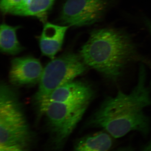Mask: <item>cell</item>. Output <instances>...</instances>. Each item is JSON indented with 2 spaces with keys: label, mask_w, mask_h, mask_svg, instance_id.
<instances>
[{
  "label": "cell",
  "mask_w": 151,
  "mask_h": 151,
  "mask_svg": "<svg viewBox=\"0 0 151 151\" xmlns=\"http://www.w3.org/2000/svg\"><path fill=\"white\" fill-rule=\"evenodd\" d=\"M0 151H26L24 148L17 146L1 147L0 146Z\"/></svg>",
  "instance_id": "5bb4252c"
},
{
  "label": "cell",
  "mask_w": 151,
  "mask_h": 151,
  "mask_svg": "<svg viewBox=\"0 0 151 151\" xmlns=\"http://www.w3.org/2000/svg\"><path fill=\"white\" fill-rule=\"evenodd\" d=\"M55 0H27L10 14L37 18L44 23L46 22L47 15Z\"/></svg>",
  "instance_id": "30bf717a"
},
{
  "label": "cell",
  "mask_w": 151,
  "mask_h": 151,
  "mask_svg": "<svg viewBox=\"0 0 151 151\" xmlns=\"http://www.w3.org/2000/svg\"><path fill=\"white\" fill-rule=\"evenodd\" d=\"M68 27L51 23H45L39 40L41 52L43 55L51 60L55 58L62 48Z\"/></svg>",
  "instance_id": "9c48e42d"
},
{
  "label": "cell",
  "mask_w": 151,
  "mask_h": 151,
  "mask_svg": "<svg viewBox=\"0 0 151 151\" xmlns=\"http://www.w3.org/2000/svg\"><path fill=\"white\" fill-rule=\"evenodd\" d=\"M111 0H67L59 21L63 25L82 27L97 22L104 16Z\"/></svg>",
  "instance_id": "8992f818"
},
{
  "label": "cell",
  "mask_w": 151,
  "mask_h": 151,
  "mask_svg": "<svg viewBox=\"0 0 151 151\" xmlns=\"http://www.w3.org/2000/svg\"><path fill=\"white\" fill-rule=\"evenodd\" d=\"M27 0H1L0 9L4 15L10 14L12 11L24 4Z\"/></svg>",
  "instance_id": "4fadbf2b"
},
{
  "label": "cell",
  "mask_w": 151,
  "mask_h": 151,
  "mask_svg": "<svg viewBox=\"0 0 151 151\" xmlns=\"http://www.w3.org/2000/svg\"><path fill=\"white\" fill-rule=\"evenodd\" d=\"M43 69L40 61L33 57L16 58L11 62L9 79L16 86L34 85L39 83Z\"/></svg>",
  "instance_id": "ba28073f"
},
{
  "label": "cell",
  "mask_w": 151,
  "mask_h": 151,
  "mask_svg": "<svg viewBox=\"0 0 151 151\" xmlns=\"http://www.w3.org/2000/svg\"><path fill=\"white\" fill-rule=\"evenodd\" d=\"M87 67L79 54L72 52H66L52 59L44 68L38 89L35 96L36 103L59 86L83 74Z\"/></svg>",
  "instance_id": "277c9868"
},
{
  "label": "cell",
  "mask_w": 151,
  "mask_h": 151,
  "mask_svg": "<svg viewBox=\"0 0 151 151\" xmlns=\"http://www.w3.org/2000/svg\"><path fill=\"white\" fill-rule=\"evenodd\" d=\"M145 24L146 25H147V27H148L149 31H150V32L151 34V21L148 19H146L145 20Z\"/></svg>",
  "instance_id": "9a60e30c"
},
{
  "label": "cell",
  "mask_w": 151,
  "mask_h": 151,
  "mask_svg": "<svg viewBox=\"0 0 151 151\" xmlns=\"http://www.w3.org/2000/svg\"><path fill=\"white\" fill-rule=\"evenodd\" d=\"M151 105V80H148L145 64L140 63L137 83L132 90L129 93L119 90L114 96L105 97L86 125L100 128L115 138L133 131L147 137L151 122L146 111Z\"/></svg>",
  "instance_id": "6da1fadb"
},
{
  "label": "cell",
  "mask_w": 151,
  "mask_h": 151,
  "mask_svg": "<svg viewBox=\"0 0 151 151\" xmlns=\"http://www.w3.org/2000/svg\"><path fill=\"white\" fill-rule=\"evenodd\" d=\"M94 95V89L90 84L84 81L73 80L59 86L37 103L38 106L50 102L90 104Z\"/></svg>",
  "instance_id": "52a82bcc"
},
{
  "label": "cell",
  "mask_w": 151,
  "mask_h": 151,
  "mask_svg": "<svg viewBox=\"0 0 151 151\" xmlns=\"http://www.w3.org/2000/svg\"><path fill=\"white\" fill-rule=\"evenodd\" d=\"M113 144L112 137L103 130L81 138L73 151H109Z\"/></svg>",
  "instance_id": "8fae6325"
},
{
  "label": "cell",
  "mask_w": 151,
  "mask_h": 151,
  "mask_svg": "<svg viewBox=\"0 0 151 151\" xmlns=\"http://www.w3.org/2000/svg\"><path fill=\"white\" fill-rule=\"evenodd\" d=\"M31 132L17 92L5 82L0 86V146L25 148Z\"/></svg>",
  "instance_id": "3957f363"
},
{
  "label": "cell",
  "mask_w": 151,
  "mask_h": 151,
  "mask_svg": "<svg viewBox=\"0 0 151 151\" xmlns=\"http://www.w3.org/2000/svg\"><path fill=\"white\" fill-rule=\"evenodd\" d=\"M117 151H133L132 149L128 148H124L120 149Z\"/></svg>",
  "instance_id": "2e32d148"
},
{
  "label": "cell",
  "mask_w": 151,
  "mask_h": 151,
  "mask_svg": "<svg viewBox=\"0 0 151 151\" xmlns=\"http://www.w3.org/2000/svg\"><path fill=\"white\" fill-rule=\"evenodd\" d=\"M88 67L110 81H117L133 63H145L138 52L131 36L114 28L95 30L79 51Z\"/></svg>",
  "instance_id": "7a4b0ae2"
},
{
  "label": "cell",
  "mask_w": 151,
  "mask_h": 151,
  "mask_svg": "<svg viewBox=\"0 0 151 151\" xmlns=\"http://www.w3.org/2000/svg\"><path fill=\"white\" fill-rule=\"evenodd\" d=\"M19 26H12L3 23L0 27V50L5 54L16 55L23 51L24 47L19 42L17 31Z\"/></svg>",
  "instance_id": "7c38bea8"
},
{
  "label": "cell",
  "mask_w": 151,
  "mask_h": 151,
  "mask_svg": "<svg viewBox=\"0 0 151 151\" xmlns=\"http://www.w3.org/2000/svg\"><path fill=\"white\" fill-rule=\"evenodd\" d=\"M89 104H70L50 102L39 106L45 116L57 148H60L81 121Z\"/></svg>",
  "instance_id": "5b68a950"
}]
</instances>
